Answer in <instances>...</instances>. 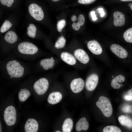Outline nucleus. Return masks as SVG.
<instances>
[{
	"label": "nucleus",
	"instance_id": "nucleus-29",
	"mask_svg": "<svg viewBox=\"0 0 132 132\" xmlns=\"http://www.w3.org/2000/svg\"><path fill=\"white\" fill-rule=\"evenodd\" d=\"M96 0H78V2L84 4H90L92 3Z\"/></svg>",
	"mask_w": 132,
	"mask_h": 132
},
{
	"label": "nucleus",
	"instance_id": "nucleus-22",
	"mask_svg": "<svg viewBox=\"0 0 132 132\" xmlns=\"http://www.w3.org/2000/svg\"><path fill=\"white\" fill-rule=\"evenodd\" d=\"M66 42V39L63 36L60 37L55 44V47L57 49L62 48L64 46Z\"/></svg>",
	"mask_w": 132,
	"mask_h": 132
},
{
	"label": "nucleus",
	"instance_id": "nucleus-13",
	"mask_svg": "<svg viewBox=\"0 0 132 132\" xmlns=\"http://www.w3.org/2000/svg\"><path fill=\"white\" fill-rule=\"evenodd\" d=\"M62 95L58 92H55L50 93L48 97V102L52 104H55L59 103L62 99Z\"/></svg>",
	"mask_w": 132,
	"mask_h": 132
},
{
	"label": "nucleus",
	"instance_id": "nucleus-16",
	"mask_svg": "<svg viewBox=\"0 0 132 132\" xmlns=\"http://www.w3.org/2000/svg\"><path fill=\"white\" fill-rule=\"evenodd\" d=\"M73 126V122L72 119L67 118L64 121L62 126L63 132H70Z\"/></svg>",
	"mask_w": 132,
	"mask_h": 132
},
{
	"label": "nucleus",
	"instance_id": "nucleus-7",
	"mask_svg": "<svg viewBox=\"0 0 132 132\" xmlns=\"http://www.w3.org/2000/svg\"><path fill=\"white\" fill-rule=\"evenodd\" d=\"M84 85V82L82 78H75L71 82L70 87L73 92L75 93H78L83 89Z\"/></svg>",
	"mask_w": 132,
	"mask_h": 132
},
{
	"label": "nucleus",
	"instance_id": "nucleus-25",
	"mask_svg": "<svg viewBox=\"0 0 132 132\" xmlns=\"http://www.w3.org/2000/svg\"><path fill=\"white\" fill-rule=\"evenodd\" d=\"M66 21L65 20L62 19L58 21L57 25V31L59 32H61L63 28L66 25Z\"/></svg>",
	"mask_w": 132,
	"mask_h": 132
},
{
	"label": "nucleus",
	"instance_id": "nucleus-31",
	"mask_svg": "<svg viewBox=\"0 0 132 132\" xmlns=\"http://www.w3.org/2000/svg\"><path fill=\"white\" fill-rule=\"evenodd\" d=\"M91 15L92 20L95 21L97 19L96 15L95 14V12L93 11H92L90 13Z\"/></svg>",
	"mask_w": 132,
	"mask_h": 132
},
{
	"label": "nucleus",
	"instance_id": "nucleus-8",
	"mask_svg": "<svg viewBox=\"0 0 132 132\" xmlns=\"http://www.w3.org/2000/svg\"><path fill=\"white\" fill-rule=\"evenodd\" d=\"M110 49L111 51L119 57L124 58L128 56L126 51L122 47L116 44H113L111 45Z\"/></svg>",
	"mask_w": 132,
	"mask_h": 132
},
{
	"label": "nucleus",
	"instance_id": "nucleus-17",
	"mask_svg": "<svg viewBox=\"0 0 132 132\" xmlns=\"http://www.w3.org/2000/svg\"><path fill=\"white\" fill-rule=\"evenodd\" d=\"M4 38L7 42L11 44L16 42L18 39L16 34L12 31H10L6 33Z\"/></svg>",
	"mask_w": 132,
	"mask_h": 132
},
{
	"label": "nucleus",
	"instance_id": "nucleus-10",
	"mask_svg": "<svg viewBox=\"0 0 132 132\" xmlns=\"http://www.w3.org/2000/svg\"><path fill=\"white\" fill-rule=\"evenodd\" d=\"M87 47L89 50L94 54L100 55L102 52L101 46L99 43L95 40L89 41L87 43Z\"/></svg>",
	"mask_w": 132,
	"mask_h": 132
},
{
	"label": "nucleus",
	"instance_id": "nucleus-14",
	"mask_svg": "<svg viewBox=\"0 0 132 132\" xmlns=\"http://www.w3.org/2000/svg\"><path fill=\"white\" fill-rule=\"evenodd\" d=\"M61 57L64 61L69 65H73L76 63V60L75 57L67 52H64L62 53Z\"/></svg>",
	"mask_w": 132,
	"mask_h": 132
},
{
	"label": "nucleus",
	"instance_id": "nucleus-12",
	"mask_svg": "<svg viewBox=\"0 0 132 132\" xmlns=\"http://www.w3.org/2000/svg\"><path fill=\"white\" fill-rule=\"evenodd\" d=\"M113 23L116 26H121L125 24V16L122 12L119 11L114 12L113 14Z\"/></svg>",
	"mask_w": 132,
	"mask_h": 132
},
{
	"label": "nucleus",
	"instance_id": "nucleus-36",
	"mask_svg": "<svg viewBox=\"0 0 132 132\" xmlns=\"http://www.w3.org/2000/svg\"><path fill=\"white\" fill-rule=\"evenodd\" d=\"M121 1H132V0H120Z\"/></svg>",
	"mask_w": 132,
	"mask_h": 132
},
{
	"label": "nucleus",
	"instance_id": "nucleus-18",
	"mask_svg": "<svg viewBox=\"0 0 132 132\" xmlns=\"http://www.w3.org/2000/svg\"><path fill=\"white\" fill-rule=\"evenodd\" d=\"M118 120L120 124L122 125L131 128L132 125L131 120L127 117L121 115L119 117Z\"/></svg>",
	"mask_w": 132,
	"mask_h": 132
},
{
	"label": "nucleus",
	"instance_id": "nucleus-5",
	"mask_svg": "<svg viewBox=\"0 0 132 132\" xmlns=\"http://www.w3.org/2000/svg\"><path fill=\"white\" fill-rule=\"evenodd\" d=\"M28 10L30 15L36 20L40 21L43 18V11L41 7L37 4H31L28 7Z\"/></svg>",
	"mask_w": 132,
	"mask_h": 132
},
{
	"label": "nucleus",
	"instance_id": "nucleus-19",
	"mask_svg": "<svg viewBox=\"0 0 132 132\" xmlns=\"http://www.w3.org/2000/svg\"><path fill=\"white\" fill-rule=\"evenodd\" d=\"M31 94L29 91L26 89H21L18 94L19 100L23 102L25 101L30 96Z\"/></svg>",
	"mask_w": 132,
	"mask_h": 132
},
{
	"label": "nucleus",
	"instance_id": "nucleus-34",
	"mask_svg": "<svg viewBox=\"0 0 132 132\" xmlns=\"http://www.w3.org/2000/svg\"><path fill=\"white\" fill-rule=\"evenodd\" d=\"M77 19L76 16L75 15H72L71 17V20L73 22H75Z\"/></svg>",
	"mask_w": 132,
	"mask_h": 132
},
{
	"label": "nucleus",
	"instance_id": "nucleus-4",
	"mask_svg": "<svg viewBox=\"0 0 132 132\" xmlns=\"http://www.w3.org/2000/svg\"><path fill=\"white\" fill-rule=\"evenodd\" d=\"M48 86L49 83L47 80L45 78H42L34 83L33 88L37 94L42 95L45 93Z\"/></svg>",
	"mask_w": 132,
	"mask_h": 132
},
{
	"label": "nucleus",
	"instance_id": "nucleus-9",
	"mask_svg": "<svg viewBox=\"0 0 132 132\" xmlns=\"http://www.w3.org/2000/svg\"><path fill=\"white\" fill-rule=\"evenodd\" d=\"M74 54L75 57L83 64H87L89 61L88 55L83 49H78L76 50L74 52Z\"/></svg>",
	"mask_w": 132,
	"mask_h": 132
},
{
	"label": "nucleus",
	"instance_id": "nucleus-1",
	"mask_svg": "<svg viewBox=\"0 0 132 132\" xmlns=\"http://www.w3.org/2000/svg\"><path fill=\"white\" fill-rule=\"evenodd\" d=\"M96 104L106 117H109L112 114V108L110 100L108 98L103 96H101L99 98Z\"/></svg>",
	"mask_w": 132,
	"mask_h": 132
},
{
	"label": "nucleus",
	"instance_id": "nucleus-28",
	"mask_svg": "<svg viewBox=\"0 0 132 132\" xmlns=\"http://www.w3.org/2000/svg\"><path fill=\"white\" fill-rule=\"evenodd\" d=\"M122 110L124 112L126 113L130 112L132 111V107L130 105H125L122 108Z\"/></svg>",
	"mask_w": 132,
	"mask_h": 132
},
{
	"label": "nucleus",
	"instance_id": "nucleus-39",
	"mask_svg": "<svg viewBox=\"0 0 132 132\" xmlns=\"http://www.w3.org/2000/svg\"><path fill=\"white\" fill-rule=\"evenodd\" d=\"M52 1L54 2L57 1H59L60 0H51Z\"/></svg>",
	"mask_w": 132,
	"mask_h": 132
},
{
	"label": "nucleus",
	"instance_id": "nucleus-37",
	"mask_svg": "<svg viewBox=\"0 0 132 132\" xmlns=\"http://www.w3.org/2000/svg\"><path fill=\"white\" fill-rule=\"evenodd\" d=\"M0 132H1V123L0 122Z\"/></svg>",
	"mask_w": 132,
	"mask_h": 132
},
{
	"label": "nucleus",
	"instance_id": "nucleus-26",
	"mask_svg": "<svg viewBox=\"0 0 132 132\" xmlns=\"http://www.w3.org/2000/svg\"><path fill=\"white\" fill-rule=\"evenodd\" d=\"M125 80V78L122 75H119L116 76L113 78L112 81L117 82H122Z\"/></svg>",
	"mask_w": 132,
	"mask_h": 132
},
{
	"label": "nucleus",
	"instance_id": "nucleus-35",
	"mask_svg": "<svg viewBox=\"0 0 132 132\" xmlns=\"http://www.w3.org/2000/svg\"><path fill=\"white\" fill-rule=\"evenodd\" d=\"M127 93L129 95H132V87L131 89L128 91Z\"/></svg>",
	"mask_w": 132,
	"mask_h": 132
},
{
	"label": "nucleus",
	"instance_id": "nucleus-33",
	"mask_svg": "<svg viewBox=\"0 0 132 132\" xmlns=\"http://www.w3.org/2000/svg\"><path fill=\"white\" fill-rule=\"evenodd\" d=\"M124 98L126 100H132V95H126L124 97Z\"/></svg>",
	"mask_w": 132,
	"mask_h": 132
},
{
	"label": "nucleus",
	"instance_id": "nucleus-3",
	"mask_svg": "<svg viewBox=\"0 0 132 132\" xmlns=\"http://www.w3.org/2000/svg\"><path fill=\"white\" fill-rule=\"evenodd\" d=\"M19 51L23 54L33 55L38 50L37 47L33 44L29 42H25L20 43L18 45Z\"/></svg>",
	"mask_w": 132,
	"mask_h": 132
},
{
	"label": "nucleus",
	"instance_id": "nucleus-42",
	"mask_svg": "<svg viewBox=\"0 0 132 132\" xmlns=\"http://www.w3.org/2000/svg\"><path fill=\"white\" fill-rule=\"evenodd\" d=\"M55 132H61L60 131H56Z\"/></svg>",
	"mask_w": 132,
	"mask_h": 132
},
{
	"label": "nucleus",
	"instance_id": "nucleus-6",
	"mask_svg": "<svg viewBox=\"0 0 132 132\" xmlns=\"http://www.w3.org/2000/svg\"><path fill=\"white\" fill-rule=\"evenodd\" d=\"M99 80V77L96 74L93 73L87 77L85 83V87L89 91L94 90L96 88Z\"/></svg>",
	"mask_w": 132,
	"mask_h": 132
},
{
	"label": "nucleus",
	"instance_id": "nucleus-38",
	"mask_svg": "<svg viewBox=\"0 0 132 132\" xmlns=\"http://www.w3.org/2000/svg\"><path fill=\"white\" fill-rule=\"evenodd\" d=\"M132 3H129L128 4V6L130 7H131V5H132Z\"/></svg>",
	"mask_w": 132,
	"mask_h": 132
},
{
	"label": "nucleus",
	"instance_id": "nucleus-15",
	"mask_svg": "<svg viewBox=\"0 0 132 132\" xmlns=\"http://www.w3.org/2000/svg\"><path fill=\"white\" fill-rule=\"evenodd\" d=\"M89 127V123L86 119L83 117L80 118L77 122L76 129L78 132H80L81 130L86 131L88 130Z\"/></svg>",
	"mask_w": 132,
	"mask_h": 132
},
{
	"label": "nucleus",
	"instance_id": "nucleus-41",
	"mask_svg": "<svg viewBox=\"0 0 132 132\" xmlns=\"http://www.w3.org/2000/svg\"><path fill=\"white\" fill-rule=\"evenodd\" d=\"M130 8H131V10H132V5H131V7H130Z\"/></svg>",
	"mask_w": 132,
	"mask_h": 132
},
{
	"label": "nucleus",
	"instance_id": "nucleus-27",
	"mask_svg": "<svg viewBox=\"0 0 132 132\" xmlns=\"http://www.w3.org/2000/svg\"><path fill=\"white\" fill-rule=\"evenodd\" d=\"M77 22L80 26L83 25L85 22V18L84 16L82 14L80 15L78 18Z\"/></svg>",
	"mask_w": 132,
	"mask_h": 132
},
{
	"label": "nucleus",
	"instance_id": "nucleus-24",
	"mask_svg": "<svg viewBox=\"0 0 132 132\" xmlns=\"http://www.w3.org/2000/svg\"><path fill=\"white\" fill-rule=\"evenodd\" d=\"M12 25V24L8 20H5L1 27L0 32L2 33L6 32L9 29Z\"/></svg>",
	"mask_w": 132,
	"mask_h": 132
},
{
	"label": "nucleus",
	"instance_id": "nucleus-40",
	"mask_svg": "<svg viewBox=\"0 0 132 132\" xmlns=\"http://www.w3.org/2000/svg\"><path fill=\"white\" fill-rule=\"evenodd\" d=\"M120 85L121 87H122L123 86V85L122 84H120Z\"/></svg>",
	"mask_w": 132,
	"mask_h": 132
},
{
	"label": "nucleus",
	"instance_id": "nucleus-32",
	"mask_svg": "<svg viewBox=\"0 0 132 132\" xmlns=\"http://www.w3.org/2000/svg\"><path fill=\"white\" fill-rule=\"evenodd\" d=\"M97 10H98L99 12L100 13V17H103L105 14V13L103 9L100 8H98Z\"/></svg>",
	"mask_w": 132,
	"mask_h": 132
},
{
	"label": "nucleus",
	"instance_id": "nucleus-20",
	"mask_svg": "<svg viewBox=\"0 0 132 132\" xmlns=\"http://www.w3.org/2000/svg\"><path fill=\"white\" fill-rule=\"evenodd\" d=\"M27 34L30 37L33 38L35 37L36 31V28L33 24H30L27 29Z\"/></svg>",
	"mask_w": 132,
	"mask_h": 132
},
{
	"label": "nucleus",
	"instance_id": "nucleus-11",
	"mask_svg": "<svg viewBox=\"0 0 132 132\" xmlns=\"http://www.w3.org/2000/svg\"><path fill=\"white\" fill-rule=\"evenodd\" d=\"M38 129V124L35 119H28L24 126V130L26 132H36Z\"/></svg>",
	"mask_w": 132,
	"mask_h": 132
},
{
	"label": "nucleus",
	"instance_id": "nucleus-30",
	"mask_svg": "<svg viewBox=\"0 0 132 132\" xmlns=\"http://www.w3.org/2000/svg\"><path fill=\"white\" fill-rule=\"evenodd\" d=\"M80 26L77 22L76 23L74 22L72 25V28L74 30L76 31L79 30L80 28Z\"/></svg>",
	"mask_w": 132,
	"mask_h": 132
},
{
	"label": "nucleus",
	"instance_id": "nucleus-2",
	"mask_svg": "<svg viewBox=\"0 0 132 132\" xmlns=\"http://www.w3.org/2000/svg\"><path fill=\"white\" fill-rule=\"evenodd\" d=\"M16 118V111L14 107L10 106L5 109L4 114V119L7 125L11 126L15 124Z\"/></svg>",
	"mask_w": 132,
	"mask_h": 132
},
{
	"label": "nucleus",
	"instance_id": "nucleus-21",
	"mask_svg": "<svg viewBox=\"0 0 132 132\" xmlns=\"http://www.w3.org/2000/svg\"><path fill=\"white\" fill-rule=\"evenodd\" d=\"M123 37L126 42L132 43V28H129L124 32Z\"/></svg>",
	"mask_w": 132,
	"mask_h": 132
},
{
	"label": "nucleus",
	"instance_id": "nucleus-23",
	"mask_svg": "<svg viewBox=\"0 0 132 132\" xmlns=\"http://www.w3.org/2000/svg\"><path fill=\"white\" fill-rule=\"evenodd\" d=\"M121 130L119 127L109 125L105 127L103 129V132H121Z\"/></svg>",
	"mask_w": 132,
	"mask_h": 132
}]
</instances>
